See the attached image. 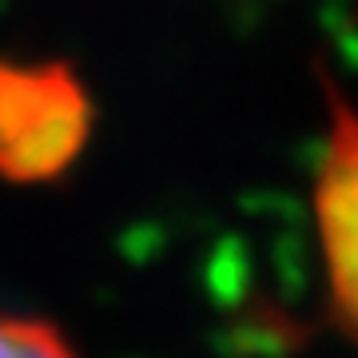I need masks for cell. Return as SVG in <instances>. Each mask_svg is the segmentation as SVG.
Wrapping results in <instances>:
<instances>
[{"label": "cell", "instance_id": "obj_3", "mask_svg": "<svg viewBox=\"0 0 358 358\" xmlns=\"http://www.w3.org/2000/svg\"><path fill=\"white\" fill-rule=\"evenodd\" d=\"M0 358H76V350L52 322L0 315Z\"/></svg>", "mask_w": 358, "mask_h": 358}, {"label": "cell", "instance_id": "obj_1", "mask_svg": "<svg viewBox=\"0 0 358 358\" xmlns=\"http://www.w3.org/2000/svg\"><path fill=\"white\" fill-rule=\"evenodd\" d=\"M96 108L68 60L0 52V179L56 183L88 148Z\"/></svg>", "mask_w": 358, "mask_h": 358}, {"label": "cell", "instance_id": "obj_2", "mask_svg": "<svg viewBox=\"0 0 358 358\" xmlns=\"http://www.w3.org/2000/svg\"><path fill=\"white\" fill-rule=\"evenodd\" d=\"M327 140L315 171V231H319L327 310L350 346H358V103L322 68Z\"/></svg>", "mask_w": 358, "mask_h": 358}]
</instances>
